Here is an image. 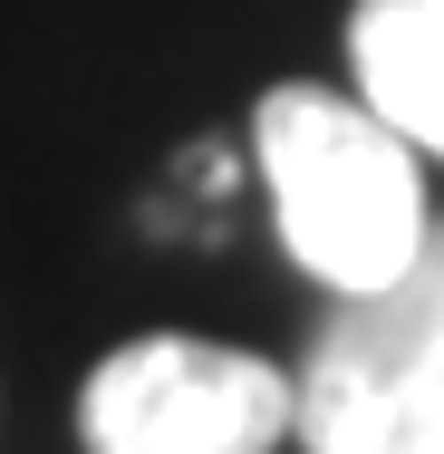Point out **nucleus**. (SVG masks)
I'll return each mask as SVG.
<instances>
[{"label":"nucleus","instance_id":"f257e3e1","mask_svg":"<svg viewBox=\"0 0 444 454\" xmlns=\"http://www.w3.org/2000/svg\"><path fill=\"white\" fill-rule=\"evenodd\" d=\"M252 155L270 175V213L280 242L309 280H329L339 300L377 290L386 271L416 262L425 242V165L416 145L339 88H270L252 106Z\"/></svg>","mask_w":444,"mask_h":454},{"label":"nucleus","instance_id":"7ed1b4c3","mask_svg":"<svg viewBox=\"0 0 444 454\" xmlns=\"http://www.w3.org/2000/svg\"><path fill=\"white\" fill-rule=\"evenodd\" d=\"M88 454H280L300 435V377L213 339H126L78 387Z\"/></svg>","mask_w":444,"mask_h":454},{"label":"nucleus","instance_id":"f03ea898","mask_svg":"<svg viewBox=\"0 0 444 454\" xmlns=\"http://www.w3.org/2000/svg\"><path fill=\"white\" fill-rule=\"evenodd\" d=\"M309 454H444V213L416 262L348 290L300 358Z\"/></svg>","mask_w":444,"mask_h":454},{"label":"nucleus","instance_id":"20e7f679","mask_svg":"<svg viewBox=\"0 0 444 454\" xmlns=\"http://www.w3.org/2000/svg\"><path fill=\"white\" fill-rule=\"evenodd\" d=\"M348 68L416 155H444V0H357Z\"/></svg>","mask_w":444,"mask_h":454}]
</instances>
